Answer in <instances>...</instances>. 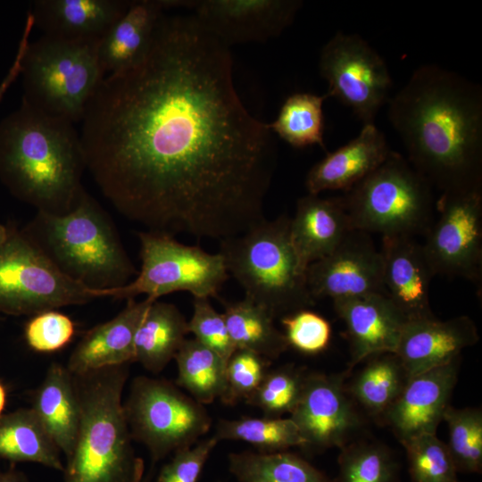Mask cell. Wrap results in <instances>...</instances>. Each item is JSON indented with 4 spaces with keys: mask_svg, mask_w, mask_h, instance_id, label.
I'll return each mask as SVG.
<instances>
[{
    "mask_svg": "<svg viewBox=\"0 0 482 482\" xmlns=\"http://www.w3.org/2000/svg\"><path fill=\"white\" fill-rule=\"evenodd\" d=\"M80 122L87 170L146 231L220 241L265 219L274 134L242 102L229 47L192 14H164L145 57L106 75Z\"/></svg>",
    "mask_w": 482,
    "mask_h": 482,
    "instance_id": "cell-1",
    "label": "cell"
},
{
    "mask_svg": "<svg viewBox=\"0 0 482 482\" xmlns=\"http://www.w3.org/2000/svg\"><path fill=\"white\" fill-rule=\"evenodd\" d=\"M407 161L441 194L482 191V88L436 64L418 67L388 101Z\"/></svg>",
    "mask_w": 482,
    "mask_h": 482,
    "instance_id": "cell-2",
    "label": "cell"
},
{
    "mask_svg": "<svg viewBox=\"0 0 482 482\" xmlns=\"http://www.w3.org/2000/svg\"><path fill=\"white\" fill-rule=\"evenodd\" d=\"M84 150L74 123L25 103L0 122V179L37 212H71L86 191Z\"/></svg>",
    "mask_w": 482,
    "mask_h": 482,
    "instance_id": "cell-3",
    "label": "cell"
},
{
    "mask_svg": "<svg viewBox=\"0 0 482 482\" xmlns=\"http://www.w3.org/2000/svg\"><path fill=\"white\" fill-rule=\"evenodd\" d=\"M73 376L80 423L63 482H141L144 461L133 449L123 408L128 364Z\"/></svg>",
    "mask_w": 482,
    "mask_h": 482,
    "instance_id": "cell-4",
    "label": "cell"
},
{
    "mask_svg": "<svg viewBox=\"0 0 482 482\" xmlns=\"http://www.w3.org/2000/svg\"><path fill=\"white\" fill-rule=\"evenodd\" d=\"M67 278L92 290L123 287L137 275L109 215L87 192L70 212H37L23 229Z\"/></svg>",
    "mask_w": 482,
    "mask_h": 482,
    "instance_id": "cell-5",
    "label": "cell"
},
{
    "mask_svg": "<svg viewBox=\"0 0 482 482\" xmlns=\"http://www.w3.org/2000/svg\"><path fill=\"white\" fill-rule=\"evenodd\" d=\"M290 218L264 219L241 235L220 241L229 275L245 298L276 319L315 304L298 264L289 234Z\"/></svg>",
    "mask_w": 482,
    "mask_h": 482,
    "instance_id": "cell-6",
    "label": "cell"
},
{
    "mask_svg": "<svg viewBox=\"0 0 482 482\" xmlns=\"http://www.w3.org/2000/svg\"><path fill=\"white\" fill-rule=\"evenodd\" d=\"M98 40L42 35L27 43L21 59L22 102L50 116L80 122L105 77Z\"/></svg>",
    "mask_w": 482,
    "mask_h": 482,
    "instance_id": "cell-7",
    "label": "cell"
},
{
    "mask_svg": "<svg viewBox=\"0 0 482 482\" xmlns=\"http://www.w3.org/2000/svg\"><path fill=\"white\" fill-rule=\"evenodd\" d=\"M341 199L353 229L368 234L424 236L435 219L432 187L393 150Z\"/></svg>",
    "mask_w": 482,
    "mask_h": 482,
    "instance_id": "cell-8",
    "label": "cell"
},
{
    "mask_svg": "<svg viewBox=\"0 0 482 482\" xmlns=\"http://www.w3.org/2000/svg\"><path fill=\"white\" fill-rule=\"evenodd\" d=\"M140 243L141 270L127 285L108 290H96L97 297L133 299L145 294L157 300L160 296L187 291L194 298L218 297L229 278L224 259L197 245H187L174 237L142 231Z\"/></svg>",
    "mask_w": 482,
    "mask_h": 482,
    "instance_id": "cell-9",
    "label": "cell"
},
{
    "mask_svg": "<svg viewBox=\"0 0 482 482\" xmlns=\"http://www.w3.org/2000/svg\"><path fill=\"white\" fill-rule=\"evenodd\" d=\"M123 408L132 439L154 461L197 443L212 423L203 404L167 380L145 376L133 379Z\"/></svg>",
    "mask_w": 482,
    "mask_h": 482,
    "instance_id": "cell-10",
    "label": "cell"
},
{
    "mask_svg": "<svg viewBox=\"0 0 482 482\" xmlns=\"http://www.w3.org/2000/svg\"><path fill=\"white\" fill-rule=\"evenodd\" d=\"M97 298L63 275L23 230L8 227L0 246V312L36 315Z\"/></svg>",
    "mask_w": 482,
    "mask_h": 482,
    "instance_id": "cell-11",
    "label": "cell"
},
{
    "mask_svg": "<svg viewBox=\"0 0 482 482\" xmlns=\"http://www.w3.org/2000/svg\"><path fill=\"white\" fill-rule=\"evenodd\" d=\"M319 71L328 86L327 96L349 107L363 125L374 123L390 99L388 67L358 34L336 33L320 51Z\"/></svg>",
    "mask_w": 482,
    "mask_h": 482,
    "instance_id": "cell-12",
    "label": "cell"
},
{
    "mask_svg": "<svg viewBox=\"0 0 482 482\" xmlns=\"http://www.w3.org/2000/svg\"><path fill=\"white\" fill-rule=\"evenodd\" d=\"M422 248L434 275L482 278V191L441 194Z\"/></svg>",
    "mask_w": 482,
    "mask_h": 482,
    "instance_id": "cell-13",
    "label": "cell"
},
{
    "mask_svg": "<svg viewBox=\"0 0 482 482\" xmlns=\"http://www.w3.org/2000/svg\"><path fill=\"white\" fill-rule=\"evenodd\" d=\"M344 377L306 373L300 399L289 417L303 440V448H341L360 427L356 404Z\"/></svg>",
    "mask_w": 482,
    "mask_h": 482,
    "instance_id": "cell-14",
    "label": "cell"
},
{
    "mask_svg": "<svg viewBox=\"0 0 482 482\" xmlns=\"http://www.w3.org/2000/svg\"><path fill=\"white\" fill-rule=\"evenodd\" d=\"M303 6L300 0H184L183 8L230 47L278 37Z\"/></svg>",
    "mask_w": 482,
    "mask_h": 482,
    "instance_id": "cell-15",
    "label": "cell"
},
{
    "mask_svg": "<svg viewBox=\"0 0 482 482\" xmlns=\"http://www.w3.org/2000/svg\"><path fill=\"white\" fill-rule=\"evenodd\" d=\"M306 280L314 300L385 294L381 253L370 234L353 229L332 253L309 265Z\"/></svg>",
    "mask_w": 482,
    "mask_h": 482,
    "instance_id": "cell-16",
    "label": "cell"
},
{
    "mask_svg": "<svg viewBox=\"0 0 482 482\" xmlns=\"http://www.w3.org/2000/svg\"><path fill=\"white\" fill-rule=\"evenodd\" d=\"M460 358L408 378L383 420L400 443L436 434L458 380Z\"/></svg>",
    "mask_w": 482,
    "mask_h": 482,
    "instance_id": "cell-17",
    "label": "cell"
},
{
    "mask_svg": "<svg viewBox=\"0 0 482 482\" xmlns=\"http://www.w3.org/2000/svg\"><path fill=\"white\" fill-rule=\"evenodd\" d=\"M345 325L351 368L375 354L395 353L408 320L383 293H372L333 301Z\"/></svg>",
    "mask_w": 482,
    "mask_h": 482,
    "instance_id": "cell-18",
    "label": "cell"
},
{
    "mask_svg": "<svg viewBox=\"0 0 482 482\" xmlns=\"http://www.w3.org/2000/svg\"><path fill=\"white\" fill-rule=\"evenodd\" d=\"M479 340L476 324L462 315L446 320L435 317L409 320L395 353L409 378L445 365Z\"/></svg>",
    "mask_w": 482,
    "mask_h": 482,
    "instance_id": "cell-19",
    "label": "cell"
},
{
    "mask_svg": "<svg viewBox=\"0 0 482 482\" xmlns=\"http://www.w3.org/2000/svg\"><path fill=\"white\" fill-rule=\"evenodd\" d=\"M382 279L385 294L407 320L434 317L429 285L435 276L422 245L415 237H382Z\"/></svg>",
    "mask_w": 482,
    "mask_h": 482,
    "instance_id": "cell-20",
    "label": "cell"
},
{
    "mask_svg": "<svg viewBox=\"0 0 482 482\" xmlns=\"http://www.w3.org/2000/svg\"><path fill=\"white\" fill-rule=\"evenodd\" d=\"M384 133L375 123L362 126L356 137L315 163L308 171V194L328 190L347 192L382 164L391 153Z\"/></svg>",
    "mask_w": 482,
    "mask_h": 482,
    "instance_id": "cell-21",
    "label": "cell"
},
{
    "mask_svg": "<svg viewBox=\"0 0 482 482\" xmlns=\"http://www.w3.org/2000/svg\"><path fill=\"white\" fill-rule=\"evenodd\" d=\"M353 230L341 197L323 198L308 194L297 201L290 219L291 243L303 271L328 255Z\"/></svg>",
    "mask_w": 482,
    "mask_h": 482,
    "instance_id": "cell-22",
    "label": "cell"
},
{
    "mask_svg": "<svg viewBox=\"0 0 482 482\" xmlns=\"http://www.w3.org/2000/svg\"><path fill=\"white\" fill-rule=\"evenodd\" d=\"M155 300L129 299L125 308L81 338L70 355L67 369L73 375L134 362V337L149 305Z\"/></svg>",
    "mask_w": 482,
    "mask_h": 482,
    "instance_id": "cell-23",
    "label": "cell"
},
{
    "mask_svg": "<svg viewBox=\"0 0 482 482\" xmlns=\"http://www.w3.org/2000/svg\"><path fill=\"white\" fill-rule=\"evenodd\" d=\"M165 10H169L166 0L129 2L125 12L97 42L98 60L105 76L142 62Z\"/></svg>",
    "mask_w": 482,
    "mask_h": 482,
    "instance_id": "cell-24",
    "label": "cell"
},
{
    "mask_svg": "<svg viewBox=\"0 0 482 482\" xmlns=\"http://www.w3.org/2000/svg\"><path fill=\"white\" fill-rule=\"evenodd\" d=\"M127 0H37L29 14L43 35L99 40L125 12Z\"/></svg>",
    "mask_w": 482,
    "mask_h": 482,
    "instance_id": "cell-25",
    "label": "cell"
},
{
    "mask_svg": "<svg viewBox=\"0 0 482 482\" xmlns=\"http://www.w3.org/2000/svg\"><path fill=\"white\" fill-rule=\"evenodd\" d=\"M31 410L67 459L80 423V403L74 376L66 366L52 362L32 396Z\"/></svg>",
    "mask_w": 482,
    "mask_h": 482,
    "instance_id": "cell-26",
    "label": "cell"
},
{
    "mask_svg": "<svg viewBox=\"0 0 482 482\" xmlns=\"http://www.w3.org/2000/svg\"><path fill=\"white\" fill-rule=\"evenodd\" d=\"M188 333V321L174 304L154 301L135 334L134 362L152 373L161 372Z\"/></svg>",
    "mask_w": 482,
    "mask_h": 482,
    "instance_id": "cell-27",
    "label": "cell"
},
{
    "mask_svg": "<svg viewBox=\"0 0 482 482\" xmlns=\"http://www.w3.org/2000/svg\"><path fill=\"white\" fill-rule=\"evenodd\" d=\"M0 459L35 462L63 471L60 451L31 408L0 417Z\"/></svg>",
    "mask_w": 482,
    "mask_h": 482,
    "instance_id": "cell-28",
    "label": "cell"
},
{
    "mask_svg": "<svg viewBox=\"0 0 482 482\" xmlns=\"http://www.w3.org/2000/svg\"><path fill=\"white\" fill-rule=\"evenodd\" d=\"M222 312L236 349L253 352L271 361L278 358L289 345L283 332L274 324V317L264 307L244 298L222 301Z\"/></svg>",
    "mask_w": 482,
    "mask_h": 482,
    "instance_id": "cell-29",
    "label": "cell"
},
{
    "mask_svg": "<svg viewBox=\"0 0 482 482\" xmlns=\"http://www.w3.org/2000/svg\"><path fill=\"white\" fill-rule=\"evenodd\" d=\"M347 387L356 405L383 420L403 389L409 376L395 353L370 356Z\"/></svg>",
    "mask_w": 482,
    "mask_h": 482,
    "instance_id": "cell-30",
    "label": "cell"
},
{
    "mask_svg": "<svg viewBox=\"0 0 482 482\" xmlns=\"http://www.w3.org/2000/svg\"><path fill=\"white\" fill-rule=\"evenodd\" d=\"M228 462L239 482H334L309 461L287 451L232 453Z\"/></svg>",
    "mask_w": 482,
    "mask_h": 482,
    "instance_id": "cell-31",
    "label": "cell"
},
{
    "mask_svg": "<svg viewBox=\"0 0 482 482\" xmlns=\"http://www.w3.org/2000/svg\"><path fill=\"white\" fill-rule=\"evenodd\" d=\"M174 360L176 383L204 405L221 399L226 390L227 362L195 338L185 339Z\"/></svg>",
    "mask_w": 482,
    "mask_h": 482,
    "instance_id": "cell-32",
    "label": "cell"
},
{
    "mask_svg": "<svg viewBox=\"0 0 482 482\" xmlns=\"http://www.w3.org/2000/svg\"><path fill=\"white\" fill-rule=\"evenodd\" d=\"M327 98L326 94L295 93L289 96L275 120L268 123L270 129L293 147L318 145L326 150L323 103Z\"/></svg>",
    "mask_w": 482,
    "mask_h": 482,
    "instance_id": "cell-33",
    "label": "cell"
},
{
    "mask_svg": "<svg viewBox=\"0 0 482 482\" xmlns=\"http://www.w3.org/2000/svg\"><path fill=\"white\" fill-rule=\"evenodd\" d=\"M221 440H237L254 446L261 453L287 451L291 447H303V440L290 418H251L220 420L213 436Z\"/></svg>",
    "mask_w": 482,
    "mask_h": 482,
    "instance_id": "cell-34",
    "label": "cell"
},
{
    "mask_svg": "<svg viewBox=\"0 0 482 482\" xmlns=\"http://www.w3.org/2000/svg\"><path fill=\"white\" fill-rule=\"evenodd\" d=\"M334 482H399V465L378 443L354 442L341 447Z\"/></svg>",
    "mask_w": 482,
    "mask_h": 482,
    "instance_id": "cell-35",
    "label": "cell"
},
{
    "mask_svg": "<svg viewBox=\"0 0 482 482\" xmlns=\"http://www.w3.org/2000/svg\"><path fill=\"white\" fill-rule=\"evenodd\" d=\"M443 420L448 428L446 443L458 472L480 473L482 470V411L478 408L457 409L449 405Z\"/></svg>",
    "mask_w": 482,
    "mask_h": 482,
    "instance_id": "cell-36",
    "label": "cell"
},
{
    "mask_svg": "<svg viewBox=\"0 0 482 482\" xmlns=\"http://www.w3.org/2000/svg\"><path fill=\"white\" fill-rule=\"evenodd\" d=\"M401 444L412 482H459L448 446L436 434H421Z\"/></svg>",
    "mask_w": 482,
    "mask_h": 482,
    "instance_id": "cell-37",
    "label": "cell"
},
{
    "mask_svg": "<svg viewBox=\"0 0 482 482\" xmlns=\"http://www.w3.org/2000/svg\"><path fill=\"white\" fill-rule=\"evenodd\" d=\"M306 373L293 366L268 370L246 403L260 409L265 417L278 418L295 408Z\"/></svg>",
    "mask_w": 482,
    "mask_h": 482,
    "instance_id": "cell-38",
    "label": "cell"
},
{
    "mask_svg": "<svg viewBox=\"0 0 482 482\" xmlns=\"http://www.w3.org/2000/svg\"><path fill=\"white\" fill-rule=\"evenodd\" d=\"M270 362L257 353L237 349L226 364V390L220 400L228 405L246 400L262 382Z\"/></svg>",
    "mask_w": 482,
    "mask_h": 482,
    "instance_id": "cell-39",
    "label": "cell"
},
{
    "mask_svg": "<svg viewBox=\"0 0 482 482\" xmlns=\"http://www.w3.org/2000/svg\"><path fill=\"white\" fill-rule=\"evenodd\" d=\"M289 346L306 354L327 349L331 339V326L321 315L303 309L281 318Z\"/></svg>",
    "mask_w": 482,
    "mask_h": 482,
    "instance_id": "cell-40",
    "label": "cell"
},
{
    "mask_svg": "<svg viewBox=\"0 0 482 482\" xmlns=\"http://www.w3.org/2000/svg\"><path fill=\"white\" fill-rule=\"evenodd\" d=\"M188 332L226 362L237 350L230 338L223 314L218 312L207 298H194V310L188 321Z\"/></svg>",
    "mask_w": 482,
    "mask_h": 482,
    "instance_id": "cell-41",
    "label": "cell"
},
{
    "mask_svg": "<svg viewBox=\"0 0 482 482\" xmlns=\"http://www.w3.org/2000/svg\"><path fill=\"white\" fill-rule=\"evenodd\" d=\"M75 325L71 319L55 310L36 314L24 328V337L34 351L50 353L63 348L72 339Z\"/></svg>",
    "mask_w": 482,
    "mask_h": 482,
    "instance_id": "cell-42",
    "label": "cell"
},
{
    "mask_svg": "<svg viewBox=\"0 0 482 482\" xmlns=\"http://www.w3.org/2000/svg\"><path fill=\"white\" fill-rule=\"evenodd\" d=\"M219 441L211 436L174 453L161 470L156 482H197L202 470Z\"/></svg>",
    "mask_w": 482,
    "mask_h": 482,
    "instance_id": "cell-43",
    "label": "cell"
},
{
    "mask_svg": "<svg viewBox=\"0 0 482 482\" xmlns=\"http://www.w3.org/2000/svg\"><path fill=\"white\" fill-rule=\"evenodd\" d=\"M34 27L33 20L30 15L28 14L22 37L19 44L18 51L15 59L10 67L6 76L0 83V101L4 97L8 87L12 84L16 78L21 74V59L24 53L25 46L29 42V37L32 28Z\"/></svg>",
    "mask_w": 482,
    "mask_h": 482,
    "instance_id": "cell-44",
    "label": "cell"
},
{
    "mask_svg": "<svg viewBox=\"0 0 482 482\" xmlns=\"http://www.w3.org/2000/svg\"><path fill=\"white\" fill-rule=\"evenodd\" d=\"M0 482H29V480L21 471L11 468L5 471H0Z\"/></svg>",
    "mask_w": 482,
    "mask_h": 482,
    "instance_id": "cell-45",
    "label": "cell"
},
{
    "mask_svg": "<svg viewBox=\"0 0 482 482\" xmlns=\"http://www.w3.org/2000/svg\"><path fill=\"white\" fill-rule=\"evenodd\" d=\"M6 403V392L4 389V386L0 383V417L2 416V412L4 409Z\"/></svg>",
    "mask_w": 482,
    "mask_h": 482,
    "instance_id": "cell-46",
    "label": "cell"
},
{
    "mask_svg": "<svg viewBox=\"0 0 482 482\" xmlns=\"http://www.w3.org/2000/svg\"><path fill=\"white\" fill-rule=\"evenodd\" d=\"M8 235V227L4 226L0 222V246L4 243Z\"/></svg>",
    "mask_w": 482,
    "mask_h": 482,
    "instance_id": "cell-47",
    "label": "cell"
}]
</instances>
